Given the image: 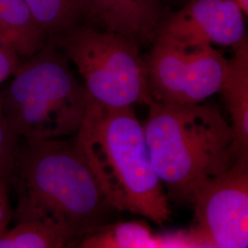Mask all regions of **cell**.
<instances>
[{
    "instance_id": "6da1fadb",
    "label": "cell",
    "mask_w": 248,
    "mask_h": 248,
    "mask_svg": "<svg viewBox=\"0 0 248 248\" xmlns=\"http://www.w3.org/2000/svg\"><path fill=\"white\" fill-rule=\"evenodd\" d=\"M10 183L17 193L13 219L65 233L73 243L113 222L106 198L75 139L20 141Z\"/></svg>"
},
{
    "instance_id": "7a4b0ae2",
    "label": "cell",
    "mask_w": 248,
    "mask_h": 248,
    "mask_svg": "<svg viewBox=\"0 0 248 248\" xmlns=\"http://www.w3.org/2000/svg\"><path fill=\"white\" fill-rule=\"evenodd\" d=\"M74 139L118 213L136 214L159 225L169 221V198L153 167L143 124L133 107L108 108L90 99Z\"/></svg>"
},
{
    "instance_id": "3957f363",
    "label": "cell",
    "mask_w": 248,
    "mask_h": 248,
    "mask_svg": "<svg viewBox=\"0 0 248 248\" xmlns=\"http://www.w3.org/2000/svg\"><path fill=\"white\" fill-rule=\"evenodd\" d=\"M143 124L153 167L169 197L191 202L204 181L237 160L231 124L208 102L153 101Z\"/></svg>"
},
{
    "instance_id": "277c9868",
    "label": "cell",
    "mask_w": 248,
    "mask_h": 248,
    "mask_svg": "<svg viewBox=\"0 0 248 248\" xmlns=\"http://www.w3.org/2000/svg\"><path fill=\"white\" fill-rule=\"evenodd\" d=\"M0 91L2 109L20 141L40 142L75 136L90 97L76 78L54 41L21 62Z\"/></svg>"
},
{
    "instance_id": "5b68a950",
    "label": "cell",
    "mask_w": 248,
    "mask_h": 248,
    "mask_svg": "<svg viewBox=\"0 0 248 248\" xmlns=\"http://www.w3.org/2000/svg\"><path fill=\"white\" fill-rule=\"evenodd\" d=\"M52 41L75 64L93 101L108 108L153 102L146 60L135 41L78 24Z\"/></svg>"
},
{
    "instance_id": "8992f818",
    "label": "cell",
    "mask_w": 248,
    "mask_h": 248,
    "mask_svg": "<svg viewBox=\"0 0 248 248\" xmlns=\"http://www.w3.org/2000/svg\"><path fill=\"white\" fill-rule=\"evenodd\" d=\"M146 65L153 101L196 104L220 92L229 60L213 46L185 47L155 39Z\"/></svg>"
},
{
    "instance_id": "52a82bcc",
    "label": "cell",
    "mask_w": 248,
    "mask_h": 248,
    "mask_svg": "<svg viewBox=\"0 0 248 248\" xmlns=\"http://www.w3.org/2000/svg\"><path fill=\"white\" fill-rule=\"evenodd\" d=\"M192 229L217 248H248V156L196 189Z\"/></svg>"
},
{
    "instance_id": "ba28073f",
    "label": "cell",
    "mask_w": 248,
    "mask_h": 248,
    "mask_svg": "<svg viewBox=\"0 0 248 248\" xmlns=\"http://www.w3.org/2000/svg\"><path fill=\"white\" fill-rule=\"evenodd\" d=\"M154 39L185 47L234 49L248 41L245 14L235 0H188L161 19Z\"/></svg>"
},
{
    "instance_id": "9c48e42d",
    "label": "cell",
    "mask_w": 248,
    "mask_h": 248,
    "mask_svg": "<svg viewBox=\"0 0 248 248\" xmlns=\"http://www.w3.org/2000/svg\"><path fill=\"white\" fill-rule=\"evenodd\" d=\"M81 17L103 31L126 36L137 43L155 38L163 18L161 0H78Z\"/></svg>"
},
{
    "instance_id": "30bf717a",
    "label": "cell",
    "mask_w": 248,
    "mask_h": 248,
    "mask_svg": "<svg viewBox=\"0 0 248 248\" xmlns=\"http://www.w3.org/2000/svg\"><path fill=\"white\" fill-rule=\"evenodd\" d=\"M228 107L236 158L248 156V42L233 49L220 90Z\"/></svg>"
},
{
    "instance_id": "8fae6325",
    "label": "cell",
    "mask_w": 248,
    "mask_h": 248,
    "mask_svg": "<svg viewBox=\"0 0 248 248\" xmlns=\"http://www.w3.org/2000/svg\"><path fill=\"white\" fill-rule=\"evenodd\" d=\"M0 42L26 60L45 48L49 39L24 0H0Z\"/></svg>"
},
{
    "instance_id": "7c38bea8",
    "label": "cell",
    "mask_w": 248,
    "mask_h": 248,
    "mask_svg": "<svg viewBox=\"0 0 248 248\" xmlns=\"http://www.w3.org/2000/svg\"><path fill=\"white\" fill-rule=\"evenodd\" d=\"M77 248H159V242L143 222H113L81 238Z\"/></svg>"
},
{
    "instance_id": "4fadbf2b",
    "label": "cell",
    "mask_w": 248,
    "mask_h": 248,
    "mask_svg": "<svg viewBox=\"0 0 248 248\" xmlns=\"http://www.w3.org/2000/svg\"><path fill=\"white\" fill-rule=\"evenodd\" d=\"M36 23L55 40L77 25L80 14L78 0H24Z\"/></svg>"
},
{
    "instance_id": "5bb4252c",
    "label": "cell",
    "mask_w": 248,
    "mask_h": 248,
    "mask_svg": "<svg viewBox=\"0 0 248 248\" xmlns=\"http://www.w3.org/2000/svg\"><path fill=\"white\" fill-rule=\"evenodd\" d=\"M71 244L61 231L36 222H17L0 236V248H65Z\"/></svg>"
},
{
    "instance_id": "9a60e30c",
    "label": "cell",
    "mask_w": 248,
    "mask_h": 248,
    "mask_svg": "<svg viewBox=\"0 0 248 248\" xmlns=\"http://www.w3.org/2000/svg\"><path fill=\"white\" fill-rule=\"evenodd\" d=\"M20 140L10 129L0 100V177L10 179Z\"/></svg>"
},
{
    "instance_id": "2e32d148",
    "label": "cell",
    "mask_w": 248,
    "mask_h": 248,
    "mask_svg": "<svg viewBox=\"0 0 248 248\" xmlns=\"http://www.w3.org/2000/svg\"><path fill=\"white\" fill-rule=\"evenodd\" d=\"M21 62L16 53L0 42V86L13 76Z\"/></svg>"
},
{
    "instance_id": "e0dca14e",
    "label": "cell",
    "mask_w": 248,
    "mask_h": 248,
    "mask_svg": "<svg viewBox=\"0 0 248 248\" xmlns=\"http://www.w3.org/2000/svg\"><path fill=\"white\" fill-rule=\"evenodd\" d=\"M9 184V179L0 177V228L4 231L9 229L14 213L10 203Z\"/></svg>"
},
{
    "instance_id": "ac0fdd59",
    "label": "cell",
    "mask_w": 248,
    "mask_h": 248,
    "mask_svg": "<svg viewBox=\"0 0 248 248\" xmlns=\"http://www.w3.org/2000/svg\"><path fill=\"white\" fill-rule=\"evenodd\" d=\"M192 233V243L190 248H217L213 246L211 243L203 239L201 235H199L195 231L191 230Z\"/></svg>"
},
{
    "instance_id": "d6986e66",
    "label": "cell",
    "mask_w": 248,
    "mask_h": 248,
    "mask_svg": "<svg viewBox=\"0 0 248 248\" xmlns=\"http://www.w3.org/2000/svg\"><path fill=\"white\" fill-rule=\"evenodd\" d=\"M240 9L243 11V13L248 16V0H235Z\"/></svg>"
},
{
    "instance_id": "ffe728a7",
    "label": "cell",
    "mask_w": 248,
    "mask_h": 248,
    "mask_svg": "<svg viewBox=\"0 0 248 248\" xmlns=\"http://www.w3.org/2000/svg\"><path fill=\"white\" fill-rule=\"evenodd\" d=\"M5 232H6V231H4L3 229H1V228H0V236H1Z\"/></svg>"
},
{
    "instance_id": "44dd1931",
    "label": "cell",
    "mask_w": 248,
    "mask_h": 248,
    "mask_svg": "<svg viewBox=\"0 0 248 248\" xmlns=\"http://www.w3.org/2000/svg\"><path fill=\"white\" fill-rule=\"evenodd\" d=\"M170 1H171V0H170ZM172 1H182V2H185V3H186L188 0H172Z\"/></svg>"
}]
</instances>
